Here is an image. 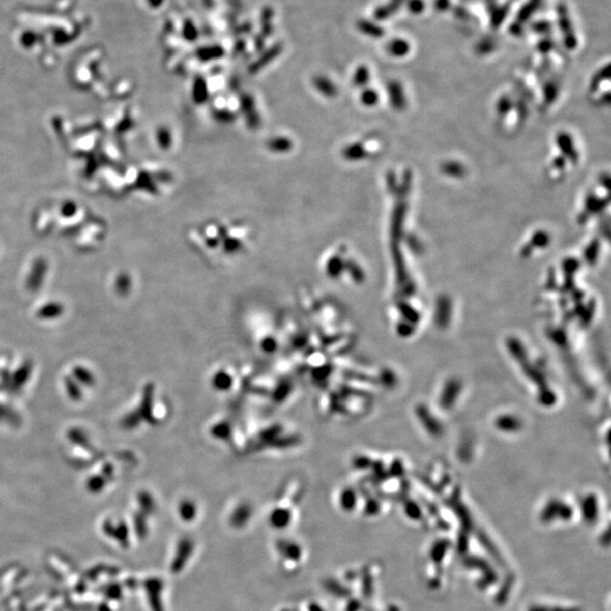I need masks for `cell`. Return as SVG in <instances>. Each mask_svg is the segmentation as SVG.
Segmentation results:
<instances>
[{
    "instance_id": "2",
    "label": "cell",
    "mask_w": 611,
    "mask_h": 611,
    "mask_svg": "<svg viewBox=\"0 0 611 611\" xmlns=\"http://www.w3.org/2000/svg\"><path fill=\"white\" fill-rule=\"evenodd\" d=\"M271 522L275 528H284L290 522V516L286 511H275L272 515Z\"/></svg>"
},
{
    "instance_id": "4",
    "label": "cell",
    "mask_w": 611,
    "mask_h": 611,
    "mask_svg": "<svg viewBox=\"0 0 611 611\" xmlns=\"http://www.w3.org/2000/svg\"><path fill=\"white\" fill-rule=\"evenodd\" d=\"M74 373L76 375V378L78 381L88 384V385H90V384H92L94 382V378L92 375H91V372L86 369H84V368H76V369L74 370Z\"/></svg>"
},
{
    "instance_id": "1",
    "label": "cell",
    "mask_w": 611,
    "mask_h": 611,
    "mask_svg": "<svg viewBox=\"0 0 611 611\" xmlns=\"http://www.w3.org/2000/svg\"><path fill=\"white\" fill-rule=\"evenodd\" d=\"M191 551H193V543H191V541H190L189 539H186V540H184V541L180 542V544H179V554H180L181 557H179L178 559L174 560L173 566H172L174 568V570H177V572H178V570H180L181 568H183V565L185 563V560H186V562H187V560H188L189 556L191 555Z\"/></svg>"
},
{
    "instance_id": "5",
    "label": "cell",
    "mask_w": 611,
    "mask_h": 611,
    "mask_svg": "<svg viewBox=\"0 0 611 611\" xmlns=\"http://www.w3.org/2000/svg\"><path fill=\"white\" fill-rule=\"evenodd\" d=\"M66 386H67L70 397L74 398V400H79L80 396H82V393H80L79 387L75 385L72 380H66Z\"/></svg>"
},
{
    "instance_id": "7",
    "label": "cell",
    "mask_w": 611,
    "mask_h": 611,
    "mask_svg": "<svg viewBox=\"0 0 611 611\" xmlns=\"http://www.w3.org/2000/svg\"><path fill=\"white\" fill-rule=\"evenodd\" d=\"M311 611H324V610L321 609V608H318L317 605H312V607H311Z\"/></svg>"
},
{
    "instance_id": "6",
    "label": "cell",
    "mask_w": 611,
    "mask_h": 611,
    "mask_svg": "<svg viewBox=\"0 0 611 611\" xmlns=\"http://www.w3.org/2000/svg\"><path fill=\"white\" fill-rule=\"evenodd\" d=\"M193 511H194V508L191 504H183V506L180 507L181 516H183V518L186 519V521H189V519L194 517L195 513Z\"/></svg>"
},
{
    "instance_id": "3",
    "label": "cell",
    "mask_w": 611,
    "mask_h": 611,
    "mask_svg": "<svg viewBox=\"0 0 611 611\" xmlns=\"http://www.w3.org/2000/svg\"><path fill=\"white\" fill-rule=\"evenodd\" d=\"M62 314V307L57 305H50L40 310V316L43 318H52Z\"/></svg>"
}]
</instances>
